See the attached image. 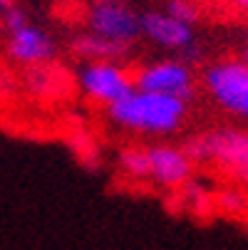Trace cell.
<instances>
[{"instance_id":"1","label":"cell","mask_w":248,"mask_h":250,"mask_svg":"<svg viewBox=\"0 0 248 250\" xmlns=\"http://www.w3.org/2000/svg\"><path fill=\"white\" fill-rule=\"evenodd\" d=\"M186 104L179 97L159 94V92H144V89H132L117 102L110 104V117L129 129L136 131H174L184 122Z\"/></svg>"},{"instance_id":"2","label":"cell","mask_w":248,"mask_h":250,"mask_svg":"<svg viewBox=\"0 0 248 250\" xmlns=\"http://www.w3.org/2000/svg\"><path fill=\"white\" fill-rule=\"evenodd\" d=\"M184 154L194 164H214L224 173L248 186V131L214 129L186 141Z\"/></svg>"},{"instance_id":"3","label":"cell","mask_w":248,"mask_h":250,"mask_svg":"<svg viewBox=\"0 0 248 250\" xmlns=\"http://www.w3.org/2000/svg\"><path fill=\"white\" fill-rule=\"evenodd\" d=\"M203 82L224 109L248 119V64L241 57L211 64Z\"/></svg>"},{"instance_id":"4","label":"cell","mask_w":248,"mask_h":250,"mask_svg":"<svg viewBox=\"0 0 248 250\" xmlns=\"http://www.w3.org/2000/svg\"><path fill=\"white\" fill-rule=\"evenodd\" d=\"M20 87L32 99L55 104L75 94V77L67 72V67L52 60H45V62L25 64L23 75H20Z\"/></svg>"},{"instance_id":"5","label":"cell","mask_w":248,"mask_h":250,"mask_svg":"<svg viewBox=\"0 0 248 250\" xmlns=\"http://www.w3.org/2000/svg\"><path fill=\"white\" fill-rule=\"evenodd\" d=\"M90 25L94 35L124 45L134 42L141 32L139 18L127 8L124 0H94V8L90 10Z\"/></svg>"},{"instance_id":"6","label":"cell","mask_w":248,"mask_h":250,"mask_svg":"<svg viewBox=\"0 0 248 250\" xmlns=\"http://www.w3.org/2000/svg\"><path fill=\"white\" fill-rule=\"evenodd\" d=\"M136 89L144 92H159V94H171L179 99H189L194 92V80L191 72L181 62H159L147 69H141L132 77Z\"/></svg>"},{"instance_id":"7","label":"cell","mask_w":248,"mask_h":250,"mask_svg":"<svg viewBox=\"0 0 248 250\" xmlns=\"http://www.w3.org/2000/svg\"><path fill=\"white\" fill-rule=\"evenodd\" d=\"M82 89L94 102L112 104L119 97H124L127 92H132L134 84L124 69H119L110 62H94L82 72Z\"/></svg>"},{"instance_id":"8","label":"cell","mask_w":248,"mask_h":250,"mask_svg":"<svg viewBox=\"0 0 248 250\" xmlns=\"http://www.w3.org/2000/svg\"><path fill=\"white\" fill-rule=\"evenodd\" d=\"M152 159V178L166 188H181L194 168V161L184 154V149H171V146H157L149 149Z\"/></svg>"},{"instance_id":"9","label":"cell","mask_w":248,"mask_h":250,"mask_svg":"<svg viewBox=\"0 0 248 250\" xmlns=\"http://www.w3.org/2000/svg\"><path fill=\"white\" fill-rule=\"evenodd\" d=\"M141 32H147L152 40H157L164 47H189L191 45V25H184L171 15L147 13L141 15Z\"/></svg>"},{"instance_id":"10","label":"cell","mask_w":248,"mask_h":250,"mask_svg":"<svg viewBox=\"0 0 248 250\" xmlns=\"http://www.w3.org/2000/svg\"><path fill=\"white\" fill-rule=\"evenodd\" d=\"M8 52L13 60L23 62V64H35V62H45L52 60V40L47 35H43L40 30L32 27H23L18 32H13V38L8 42Z\"/></svg>"},{"instance_id":"11","label":"cell","mask_w":248,"mask_h":250,"mask_svg":"<svg viewBox=\"0 0 248 250\" xmlns=\"http://www.w3.org/2000/svg\"><path fill=\"white\" fill-rule=\"evenodd\" d=\"M127 47H129V45L107 40V38H102V35H80V38L72 40V52L80 55V57L94 60V62L114 60V57H119Z\"/></svg>"},{"instance_id":"12","label":"cell","mask_w":248,"mask_h":250,"mask_svg":"<svg viewBox=\"0 0 248 250\" xmlns=\"http://www.w3.org/2000/svg\"><path fill=\"white\" fill-rule=\"evenodd\" d=\"M211 201H214V210L233 218H241L248 213V193L241 188H221L211 196Z\"/></svg>"},{"instance_id":"13","label":"cell","mask_w":248,"mask_h":250,"mask_svg":"<svg viewBox=\"0 0 248 250\" xmlns=\"http://www.w3.org/2000/svg\"><path fill=\"white\" fill-rule=\"evenodd\" d=\"M122 168L134 178H152V159L147 149H124L119 154Z\"/></svg>"},{"instance_id":"14","label":"cell","mask_w":248,"mask_h":250,"mask_svg":"<svg viewBox=\"0 0 248 250\" xmlns=\"http://www.w3.org/2000/svg\"><path fill=\"white\" fill-rule=\"evenodd\" d=\"M18 97H20V75L5 60H0V109H8L10 104H15Z\"/></svg>"},{"instance_id":"15","label":"cell","mask_w":248,"mask_h":250,"mask_svg":"<svg viewBox=\"0 0 248 250\" xmlns=\"http://www.w3.org/2000/svg\"><path fill=\"white\" fill-rule=\"evenodd\" d=\"M69 141V146H72V151H75V156L85 164V166H97V146H94V141H92V136L87 134V131H82V129H75V134L67 139Z\"/></svg>"},{"instance_id":"16","label":"cell","mask_w":248,"mask_h":250,"mask_svg":"<svg viewBox=\"0 0 248 250\" xmlns=\"http://www.w3.org/2000/svg\"><path fill=\"white\" fill-rule=\"evenodd\" d=\"M169 15L184 25H194L199 20V8L191 0H169Z\"/></svg>"},{"instance_id":"17","label":"cell","mask_w":248,"mask_h":250,"mask_svg":"<svg viewBox=\"0 0 248 250\" xmlns=\"http://www.w3.org/2000/svg\"><path fill=\"white\" fill-rule=\"evenodd\" d=\"M3 27L10 30V35H13V32L27 27V20H25V15H23L18 8H8V13H5V18H3Z\"/></svg>"},{"instance_id":"18","label":"cell","mask_w":248,"mask_h":250,"mask_svg":"<svg viewBox=\"0 0 248 250\" xmlns=\"http://www.w3.org/2000/svg\"><path fill=\"white\" fill-rule=\"evenodd\" d=\"M238 13H248V0H228Z\"/></svg>"},{"instance_id":"19","label":"cell","mask_w":248,"mask_h":250,"mask_svg":"<svg viewBox=\"0 0 248 250\" xmlns=\"http://www.w3.org/2000/svg\"><path fill=\"white\" fill-rule=\"evenodd\" d=\"M0 8H15V0H0Z\"/></svg>"},{"instance_id":"20","label":"cell","mask_w":248,"mask_h":250,"mask_svg":"<svg viewBox=\"0 0 248 250\" xmlns=\"http://www.w3.org/2000/svg\"><path fill=\"white\" fill-rule=\"evenodd\" d=\"M241 60H243V62H246V64H248V45H246V50H243V52H241Z\"/></svg>"},{"instance_id":"21","label":"cell","mask_w":248,"mask_h":250,"mask_svg":"<svg viewBox=\"0 0 248 250\" xmlns=\"http://www.w3.org/2000/svg\"><path fill=\"white\" fill-rule=\"evenodd\" d=\"M0 25H3V18H0Z\"/></svg>"}]
</instances>
